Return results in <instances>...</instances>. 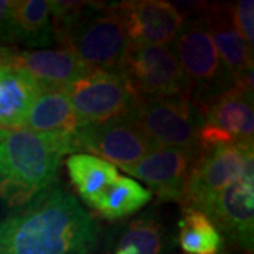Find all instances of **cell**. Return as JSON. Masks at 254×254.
<instances>
[{"mask_svg": "<svg viewBox=\"0 0 254 254\" xmlns=\"http://www.w3.org/2000/svg\"><path fill=\"white\" fill-rule=\"evenodd\" d=\"M66 170L76 192L91 208H93L100 195L119 177L115 165L86 153L68 157Z\"/></svg>", "mask_w": 254, "mask_h": 254, "instance_id": "ffe728a7", "label": "cell"}, {"mask_svg": "<svg viewBox=\"0 0 254 254\" xmlns=\"http://www.w3.org/2000/svg\"><path fill=\"white\" fill-rule=\"evenodd\" d=\"M253 170L254 145L216 144L198 148L182 205L205 212L222 190Z\"/></svg>", "mask_w": 254, "mask_h": 254, "instance_id": "8992f818", "label": "cell"}, {"mask_svg": "<svg viewBox=\"0 0 254 254\" xmlns=\"http://www.w3.org/2000/svg\"><path fill=\"white\" fill-rule=\"evenodd\" d=\"M99 242L95 218L55 185L0 222V254H91Z\"/></svg>", "mask_w": 254, "mask_h": 254, "instance_id": "6da1fadb", "label": "cell"}, {"mask_svg": "<svg viewBox=\"0 0 254 254\" xmlns=\"http://www.w3.org/2000/svg\"><path fill=\"white\" fill-rule=\"evenodd\" d=\"M153 145L140 131L128 112L105 122L79 126L71 134V151L92 155L127 171L144 157Z\"/></svg>", "mask_w": 254, "mask_h": 254, "instance_id": "30bf717a", "label": "cell"}, {"mask_svg": "<svg viewBox=\"0 0 254 254\" xmlns=\"http://www.w3.org/2000/svg\"><path fill=\"white\" fill-rule=\"evenodd\" d=\"M68 153L71 134L9 130L0 141V200L16 210L53 188Z\"/></svg>", "mask_w": 254, "mask_h": 254, "instance_id": "3957f363", "label": "cell"}, {"mask_svg": "<svg viewBox=\"0 0 254 254\" xmlns=\"http://www.w3.org/2000/svg\"><path fill=\"white\" fill-rule=\"evenodd\" d=\"M178 245L184 254H222L225 237L202 210L184 206L178 220Z\"/></svg>", "mask_w": 254, "mask_h": 254, "instance_id": "7402d4cb", "label": "cell"}, {"mask_svg": "<svg viewBox=\"0 0 254 254\" xmlns=\"http://www.w3.org/2000/svg\"><path fill=\"white\" fill-rule=\"evenodd\" d=\"M219 229L247 253L254 247V175L246 174L223 190L203 212Z\"/></svg>", "mask_w": 254, "mask_h": 254, "instance_id": "8fae6325", "label": "cell"}, {"mask_svg": "<svg viewBox=\"0 0 254 254\" xmlns=\"http://www.w3.org/2000/svg\"><path fill=\"white\" fill-rule=\"evenodd\" d=\"M168 232L157 208L108 229L100 254H164Z\"/></svg>", "mask_w": 254, "mask_h": 254, "instance_id": "2e32d148", "label": "cell"}, {"mask_svg": "<svg viewBox=\"0 0 254 254\" xmlns=\"http://www.w3.org/2000/svg\"><path fill=\"white\" fill-rule=\"evenodd\" d=\"M235 26L250 47L254 44V1L240 0L232 6Z\"/></svg>", "mask_w": 254, "mask_h": 254, "instance_id": "603a6c76", "label": "cell"}, {"mask_svg": "<svg viewBox=\"0 0 254 254\" xmlns=\"http://www.w3.org/2000/svg\"><path fill=\"white\" fill-rule=\"evenodd\" d=\"M0 65L23 69L43 89H65L89 72L64 48L20 50L0 46Z\"/></svg>", "mask_w": 254, "mask_h": 254, "instance_id": "4fadbf2b", "label": "cell"}, {"mask_svg": "<svg viewBox=\"0 0 254 254\" xmlns=\"http://www.w3.org/2000/svg\"><path fill=\"white\" fill-rule=\"evenodd\" d=\"M198 153L173 147H153L126 173L145 182L164 202L184 203L190 167Z\"/></svg>", "mask_w": 254, "mask_h": 254, "instance_id": "7c38bea8", "label": "cell"}, {"mask_svg": "<svg viewBox=\"0 0 254 254\" xmlns=\"http://www.w3.org/2000/svg\"><path fill=\"white\" fill-rule=\"evenodd\" d=\"M41 88L26 71L0 65V126L23 128Z\"/></svg>", "mask_w": 254, "mask_h": 254, "instance_id": "e0dca14e", "label": "cell"}, {"mask_svg": "<svg viewBox=\"0 0 254 254\" xmlns=\"http://www.w3.org/2000/svg\"><path fill=\"white\" fill-rule=\"evenodd\" d=\"M202 14L235 85L253 91V47L246 43L235 26L232 6L226 3L206 4Z\"/></svg>", "mask_w": 254, "mask_h": 254, "instance_id": "9a60e30c", "label": "cell"}, {"mask_svg": "<svg viewBox=\"0 0 254 254\" xmlns=\"http://www.w3.org/2000/svg\"><path fill=\"white\" fill-rule=\"evenodd\" d=\"M128 115L153 147L198 153L200 116L192 99H140Z\"/></svg>", "mask_w": 254, "mask_h": 254, "instance_id": "52a82bcc", "label": "cell"}, {"mask_svg": "<svg viewBox=\"0 0 254 254\" xmlns=\"http://www.w3.org/2000/svg\"><path fill=\"white\" fill-rule=\"evenodd\" d=\"M118 69L140 99H192V85L171 46L130 44Z\"/></svg>", "mask_w": 254, "mask_h": 254, "instance_id": "5b68a950", "label": "cell"}, {"mask_svg": "<svg viewBox=\"0 0 254 254\" xmlns=\"http://www.w3.org/2000/svg\"><path fill=\"white\" fill-rule=\"evenodd\" d=\"M151 198L153 193L133 178L118 177L92 209L106 220H122L144 208Z\"/></svg>", "mask_w": 254, "mask_h": 254, "instance_id": "44dd1931", "label": "cell"}, {"mask_svg": "<svg viewBox=\"0 0 254 254\" xmlns=\"http://www.w3.org/2000/svg\"><path fill=\"white\" fill-rule=\"evenodd\" d=\"M64 91L79 126L125 115L140 100L130 82L119 69L89 71Z\"/></svg>", "mask_w": 254, "mask_h": 254, "instance_id": "ba28073f", "label": "cell"}, {"mask_svg": "<svg viewBox=\"0 0 254 254\" xmlns=\"http://www.w3.org/2000/svg\"><path fill=\"white\" fill-rule=\"evenodd\" d=\"M119 6L130 44L173 46L184 21L178 7L173 3L131 0L120 1Z\"/></svg>", "mask_w": 254, "mask_h": 254, "instance_id": "5bb4252c", "label": "cell"}, {"mask_svg": "<svg viewBox=\"0 0 254 254\" xmlns=\"http://www.w3.org/2000/svg\"><path fill=\"white\" fill-rule=\"evenodd\" d=\"M54 41L88 71L118 69L130 46L119 3L50 1Z\"/></svg>", "mask_w": 254, "mask_h": 254, "instance_id": "7a4b0ae2", "label": "cell"}, {"mask_svg": "<svg viewBox=\"0 0 254 254\" xmlns=\"http://www.w3.org/2000/svg\"><path fill=\"white\" fill-rule=\"evenodd\" d=\"M79 127L64 89H43L34 100L23 128L36 133L72 134Z\"/></svg>", "mask_w": 254, "mask_h": 254, "instance_id": "ac0fdd59", "label": "cell"}, {"mask_svg": "<svg viewBox=\"0 0 254 254\" xmlns=\"http://www.w3.org/2000/svg\"><path fill=\"white\" fill-rule=\"evenodd\" d=\"M200 116L198 148L216 144L254 145L253 91L232 86L196 106Z\"/></svg>", "mask_w": 254, "mask_h": 254, "instance_id": "9c48e42d", "label": "cell"}, {"mask_svg": "<svg viewBox=\"0 0 254 254\" xmlns=\"http://www.w3.org/2000/svg\"><path fill=\"white\" fill-rule=\"evenodd\" d=\"M13 28L16 43H23L33 50H43L55 44L50 1L13 0Z\"/></svg>", "mask_w": 254, "mask_h": 254, "instance_id": "d6986e66", "label": "cell"}, {"mask_svg": "<svg viewBox=\"0 0 254 254\" xmlns=\"http://www.w3.org/2000/svg\"><path fill=\"white\" fill-rule=\"evenodd\" d=\"M0 43H16L13 28V1L0 0Z\"/></svg>", "mask_w": 254, "mask_h": 254, "instance_id": "cb8c5ba5", "label": "cell"}, {"mask_svg": "<svg viewBox=\"0 0 254 254\" xmlns=\"http://www.w3.org/2000/svg\"><path fill=\"white\" fill-rule=\"evenodd\" d=\"M9 133V130H6V128H3V127L0 126V141L6 137V134Z\"/></svg>", "mask_w": 254, "mask_h": 254, "instance_id": "d4e9b609", "label": "cell"}, {"mask_svg": "<svg viewBox=\"0 0 254 254\" xmlns=\"http://www.w3.org/2000/svg\"><path fill=\"white\" fill-rule=\"evenodd\" d=\"M203 9L184 17L180 33L171 46L192 85L195 106L235 86L233 78L209 34L202 14Z\"/></svg>", "mask_w": 254, "mask_h": 254, "instance_id": "277c9868", "label": "cell"}]
</instances>
